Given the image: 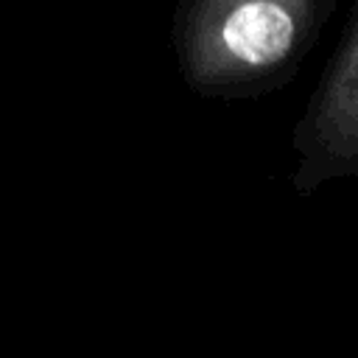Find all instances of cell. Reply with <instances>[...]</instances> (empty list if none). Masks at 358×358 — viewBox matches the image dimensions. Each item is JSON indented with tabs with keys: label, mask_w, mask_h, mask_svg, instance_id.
Instances as JSON below:
<instances>
[{
	"label": "cell",
	"mask_w": 358,
	"mask_h": 358,
	"mask_svg": "<svg viewBox=\"0 0 358 358\" xmlns=\"http://www.w3.org/2000/svg\"><path fill=\"white\" fill-rule=\"evenodd\" d=\"M338 0H176L171 50L185 87L210 101L282 90L316 48Z\"/></svg>",
	"instance_id": "1"
},
{
	"label": "cell",
	"mask_w": 358,
	"mask_h": 358,
	"mask_svg": "<svg viewBox=\"0 0 358 358\" xmlns=\"http://www.w3.org/2000/svg\"><path fill=\"white\" fill-rule=\"evenodd\" d=\"M0 20H3V17H0Z\"/></svg>",
	"instance_id": "3"
},
{
	"label": "cell",
	"mask_w": 358,
	"mask_h": 358,
	"mask_svg": "<svg viewBox=\"0 0 358 358\" xmlns=\"http://www.w3.org/2000/svg\"><path fill=\"white\" fill-rule=\"evenodd\" d=\"M291 187L299 196L358 176V0L291 131Z\"/></svg>",
	"instance_id": "2"
}]
</instances>
